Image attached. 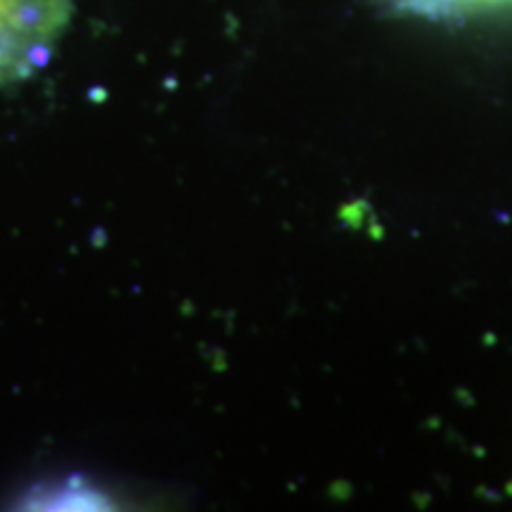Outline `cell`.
<instances>
[{"label":"cell","mask_w":512,"mask_h":512,"mask_svg":"<svg viewBox=\"0 0 512 512\" xmlns=\"http://www.w3.org/2000/svg\"><path fill=\"white\" fill-rule=\"evenodd\" d=\"M74 17V0H0V91L41 72Z\"/></svg>","instance_id":"1"}]
</instances>
